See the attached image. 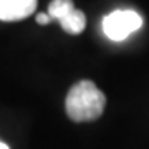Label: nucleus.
Returning <instances> with one entry per match:
<instances>
[{
    "instance_id": "f257e3e1",
    "label": "nucleus",
    "mask_w": 149,
    "mask_h": 149,
    "mask_svg": "<svg viewBox=\"0 0 149 149\" xmlns=\"http://www.w3.org/2000/svg\"><path fill=\"white\" fill-rule=\"evenodd\" d=\"M106 106V96L90 80L74 83L68 91L65 109L71 121H95L103 114Z\"/></svg>"
},
{
    "instance_id": "f03ea898",
    "label": "nucleus",
    "mask_w": 149,
    "mask_h": 149,
    "mask_svg": "<svg viewBox=\"0 0 149 149\" xmlns=\"http://www.w3.org/2000/svg\"><path fill=\"white\" fill-rule=\"evenodd\" d=\"M143 27V17L134 10H114L103 18V32L113 42H123Z\"/></svg>"
},
{
    "instance_id": "7ed1b4c3",
    "label": "nucleus",
    "mask_w": 149,
    "mask_h": 149,
    "mask_svg": "<svg viewBox=\"0 0 149 149\" xmlns=\"http://www.w3.org/2000/svg\"><path fill=\"white\" fill-rule=\"evenodd\" d=\"M48 15L70 35H80L86 27L85 13L74 8L73 0H52L48 5Z\"/></svg>"
},
{
    "instance_id": "20e7f679",
    "label": "nucleus",
    "mask_w": 149,
    "mask_h": 149,
    "mask_svg": "<svg viewBox=\"0 0 149 149\" xmlns=\"http://www.w3.org/2000/svg\"><path fill=\"white\" fill-rule=\"evenodd\" d=\"M38 0H0V20L18 22L37 10Z\"/></svg>"
},
{
    "instance_id": "39448f33",
    "label": "nucleus",
    "mask_w": 149,
    "mask_h": 149,
    "mask_svg": "<svg viewBox=\"0 0 149 149\" xmlns=\"http://www.w3.org/2000/svg\"><path fill=\"white\" fill-rule=\"evenodd\" d=\"M35 20H37V23H40V25H48L53 18L48 15V13H38V15L35 17Z\"/></svg>"
},
{
    "instance_id": "423d86ee",
    "label": "nucleus",
    "mask_w": 149,
    "mask_h": 149,
    "mask_svg": "<svg viewBox=\"0 0 149 149\" xmlns=\"http://www.w3.org/2000/svg\"><path fill=\"white\" fill-rule=\"evenodd\" d=\"M0 149H10V148H8L5 143H2V141H0Z\"/></svg>"
}]
</instances>
